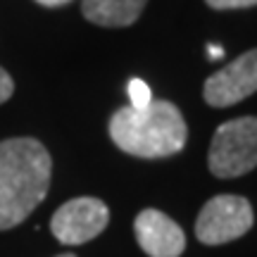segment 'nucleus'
I'll return each instance as SVG.
<instances>
[{
	"mask_svg": "<svg viewBox=\"0 0 257 257\" xmlns=\"http://www.w3.org/2000/svg\"><path fill=\"white\" fill-rule=\"evenodd\" d=\"M128 93V107H136V110H143L153 102V91L143 79H131L126 86Z\"/></svg>",
	"mask_w": 257,
	"mask_h": 257,
	"instance_id": "nucleus-9",
	"label": "nucleus"
},
{
	"mask_svg": "<svg viewBox=\"0 0 257 257\" xmlns=\"http://www.w3.org/2000/svg\"><path fill=\"white\" fill-rule=\"evenodd\" d=\"M114 146L134 157H169L186 146L188 126L181 110L169 100H153L148 107H121L110 119Z\"/></svg>",
	"mask_w": 257,
	"mask_h": 257,
	"instance_id": "nucleus-2",
	"label": "nucleus"
},
{
	"mask_svg": "<svg viewBox=\"0 0 257 257\" xmlns=\"http://www.w3.org/2000/svg\"><path fill=\"white\" fill-rule=\"evenodd\" d=\"M53 179V160L36 138L0 143V231L27 219L43 202Z\"/></svg>",
	"mask_w": 257,
	"mask_h": 257,
	"instance_id": "nucleus-1",
	"label": "nucleus"
},
{
	"mask_svg": "<svg viewBox=\"0 0 257 257\" xmlns=\"http://www.w3.org/2000/svg\"><path fill=\"white\" fill-rule=\"evenodd\" d=\"M12 93H15V81H12V76L0 67V105L8 100Z\"/></svg>",
	"mask_w": 257,
	"mask_h": 257,
	"instance_id": "nucleus-11",
	"label": "nucleus"
},
{
	"mask_svg": "<svg viewBox=\"0 0 257 257\" xmlns=\"http://www.w3.org/2000/svg\"><path fill=\"white\" fill-rule=\"evenodd\" d=\"M57 257H76V255H57Z\"/></svg>",
	"mask_w": 257,
	"mask_h": 257,
	"instance_id": "nucleus-14",
	"label": "nucleus"
},
{
	"mask_svg": "<svg viewBox=\"0 0 257 257\" xmlns=\"http://www.w3.org/2000/svg\"><path fill=\"white\" fill-rule=\"evenodd\" d=\"M212 10H243V8H255L257 0H205Z\"/></svg>",
	"mask_w": 257,
	"mask_h": 257,
	"instance_id": "nucleus-10",
	"label": "nucleus"
},
{
	"mask_svg": "<svg viewBox=\"0 0 257 257\" xmlns=\"http://www.w3.org/2000/svg\"><path fill=\"white\" fill-rule=\"evenodd\" d=\"M210 172L217 179H236L257 167V117L224 121L210 143Z\"/></svg>",
	"mask_w": 257,
	"mask_h": 257,
	"instance_id": "nucleus-3",
	"label": "nucleus"
},
{
	"mask_svg": "<svg viewBox=\"0 0 257 257\" xmlns=\"http://www.w3.org/2000/svg\"><path fill=\"white\" fill-rule=\"evenodd\" d=\"M255 221L252 205L243 195H214L195 219V236L205 245H224L245 236Z\"/></svg>",
	"mask_w": 257,
	"mask_h": 257,
	"instance_id": "nucleus-4",
	"label": "nucleus"
},
{
	"mask_svg": "<svg viewBox=\"0 0 257 257\" xmlns=\"http://www.w3.org/2000/svg\"><path fill=\"white\" fill-rule=\"evenodd\" d=\"M110 224V210L98 198H74L53 214L50 231L62 245H81L100 236Z\"/></svg>",
	"mask_w": 257,
	"mask_h": 257,
	"instance_id": "nucleus-5",
	"label": "nucleus"
},
{
	"mask_svg": "<svg viewBox=\"0 0 257 257\" xmlns=\"http://www.w3.org/2000/svg\"><path fill=\"white\" fill-rule=\"evenodd\" d=\"M257 91V48L236 57L214 72L202 86L205 102L212 107H231Z\"/></svg>",
	"mask_w": 257,
	"mask_h": 257,
	"instance_id": "nucleus-6",
	"label": "nucleus"
},
{
	"mask_svg": "<svg viewBox=\"0 0 257 257\" xmlns=\"http://www.w3.org/2000/svg\"><path fill=\"white\" fill-rule=\"evenodd\" d=\"M148 0H83L81 10L83 17L98 24V27H131L141 12L146 8Z\"/></svg>",
	"mask_w": 257,
	"mask_h": 257,
	"instance_id": "nucleus-8",
	"label": "nucleus"
},
{
	"mask_svg": "<svg viewBox=\"0 0 257 257\" xmlns=\"http://www.w3.org/2000/svg\"><path fill=\"white\" fill-rule=\"evenodd\" d=\"M136 238L150 257H179L186 250V233L172 217L160 210H143L136 217Z\"/></svg>",
	"mask_w": 257,
	"mask_h": 257,
	"instance_id": "nucleus-7",
	"label": "nucleus"
},
{
	"mask_svg": "<svg viewBox=\"0 0 257 257\" xmlns=\"http://www.w3.org/2000/svg\"><path fill=\"white\" fill-rule=\"evenodd\" d=\"M41 5H46V8H60V5H67L69 0H36Z\"/></svg>",
	"mask_w": 257,
	"mask_h": 257,
	"instance_id": "nucleus-13",
	"label": "nucleus"
},
{
	"mask_svg": "<svg viewBox=\"0 0 257 257\" xmlns=\"http://www.w3.org/2000/svg\"><path fill=\"white\" fill-rule=\"evenodd\" d=\"M207 55H210L212 60H219V57H224V48H219V46H207Z\"/></svg>",
	"mask_w": 257,
	"mask_h": 257,
	"instance_id": "nucleus-12",
	"label": "nucleus"
}]
</instances>
